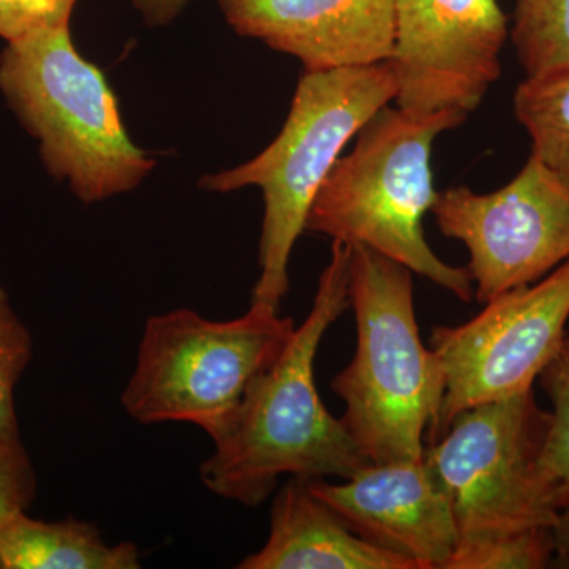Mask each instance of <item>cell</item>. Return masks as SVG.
I'll use <instances>...</instances> for the list:
<instances>
[{
    "label": "cell",
    "instance_id": "obj_1",
    "mask_svg": "<svg viewBox=\"0 0 569 569\" xmlns=\"http://www.w3.org/2000/svg\"><path fill=\"white\" fill-rule=\"evenodd\" d=\"M351 247L332 242L312 309L282 353L247 389L233 425L200 467L206 488L246 507L263 503L283 475L351 478L370 463L342 419L326 410L316 385L321 340L350 307Z\"/></svg>",
    "mask_w": 569,
    "mask_h": 569
},
{
    "label": "cell",
    "instance_id": "obj_2",
    "mask_svg": "<svg viewBox=\"0 0 569 569\" xmlns=\"http://www.w3.org/2000/svg\"><path fill=\"white\" fill-rule=\"evenodd\" d=\"M350 247L358 346L332 391L346 402L342 422L370 463L418 462L440 417L443 367L419 336L413 272L369 247Z\"/></svg>",
    "mask_w": 569,
    "mask_h": 569
},
{
    "label": "cell",
    "instance_id": "obj_3",
    "mask_svg": "<svg viewBox=\"0 0 569 569\" xmlns=\"http://www.w3.org/2000/svg\"><path fill=\"white\" fill-rule=\"evenodd\" d=\"M467 116L458 110L415 116L399 107L381 108L359 130L353 151L332 167L310 208L306 230L369 247L470 302V272L441 261L422 228L438 197L433 141L462 126Z\"/></svg>",
    "mask_w": 569,
    "mask_h": 569
},
{
    "label": "cell",
    "instance_id": "obj_4",
    "mask_svg": "<svg viewBox=\"0 0 569 569\" xmlns=\"http://www.w3.org/2000/svg\"><path fill=\"white\" fill-rule=\"evenodd\" d=\"M397 96L389 62L306 71L287 122L263 152L231 170L201 178V189L230 193L261 189L264 200L260 277L252 305L280 310L290 290L288 264L306 231L310 208L347 142Z\"/></svg>",
    "mask_w": 569,
    "mask_h": 569
},
{
    "label": "cell",
    "instance_id": "obj_5",
    "mask_svg": "<svg viewBox=\"0 0 569 569\" xmlns=\"http://www.w3.org/2000/svg\"><path fill=\"white\" fill-rule=\"evenodd\" d=\"M0 92L39 141L48 174L82 203L132 192L156 168L129 137L103 71L74 47L70 26L7 43Z\"/></svg>",
    "mask_w": 569,
    "mask_h": 569
},
{
    "label": "cell",
    "instance_id": "obj_6",
    "mask_svg": "<svg viewBox=\"0 0 569 569\" xmlns=\"http://www.w3.org/2000/svg\"><path fill=\"white\" fill-rule=\"evenodd\" d=\"M280 310L250 305L212 321L192 309L149 318L121 402L140 425L190 422L212 441L233 425L247 389L282 353L295 331Z\"/></svg>",
    "mask_w": 569,
    "mask_h": 569
},
{
    "label": "cell",
    "instance_id": "obj_7",
    "mask_svg": "<svg viewBox=\"0 0 569 569\" xmlns=\"http://www.w3.org/2000/svg\"><path fill=\"white\" fill-rule=\"evenodd\" d=\"M549 425L531 388L463 410L427 445L425 460L447 489L459 542L556 529L560 515L538 470Z\"/></svg>",
    "mask_w": 569,
    "mask_h": 569
},
{
    "label": "cell",
    "instance_id": "obj_8",
    "mask_svg": "<svg viewBox=\"0 0 569 569\" xmlns=\"http://www.w3.org/2000/svg\"><path fill=\"white\" fill-rule=\"evenodd\" d=\"M473 320L437 326L430 347L445 372V397L432 445L468 408L533 388L556 356L569 320V260L527 287L486 302Z\"/></svg>",
    "mask_w": 569,
    "mask_h": 569
},
{
    "label": "cell",
    "instance_id": "obj_9",
    "mask_svg": "<svg viewBox=\"0 0 569 569\" xmlns=\"http://www.w3.org/2000/svg\"><path fill=\"white\" fill-rule=\"evenodd\" d=\"M438 228L470 253L478 301L545 279L569 260V181L535 156L503 189L438 193Z\"/></svg>",
    "mask_w": 569,
    "mask_h": 569
},
{
    "label": "cell",
    "instance_id": "obj_10",
    "mask_svg": "<svg viewBox=\"0 0 569 569\" xmlns=\"http://www.w3.org/2000/svg\"><path fill=\"white\" fill-rule=\"evenodd\" d=\"M508 18L497 0H396L389 66L400 110H477L500 77Z\"/></svg>",
    "mask_w": 569,
    "mask_h": 569
},
{
    "label": "cell",
    "instance_id": "obj_11",
    "mask_svg": "<svg viewBox=\"0 0 569 569\" xmlns=\"http://www.w3.org/2000/svg\"><path fill=\"white\" fill-rule=\"evenodd\" d=\"M307 481L359 538L413 561L418 569L447 568L458 548L447 489L425 459L367 463L340 485Z\"/></svg>",
    "mask_w": 569,
    "mask_h": 569
},
{
    "label": "cell",
    "instance_id": "obj_12",
    "mask_svg": "<svg viewBox=\"0 0 569 569\" xmlns=\"http://www.w3.org/2000/svg\"><path fill=\"white\" fill-rule=\"evenodd\" d=\"M236 33L295 56L306 71L388 62L396 0H216Z\"/></svg>",
    "mask_w": 569,
    "mask_h": 569
},
{
    "label": "cell",
    "instance_id": "obj_13",
    "mask_svg": "<svg viewBox=\"0 0 569 569\" xmlns=\"http://www.w3.org/2000/svg\"><path fill=\"white\" fill-rule=\"evenodd\" d=\"M238 568L418 569L413 561L359 538L302 478H291L279 490L268 541Z\"/></svg>",
    "mask_w": 569,
    "mask_h": 569
},
{
    "label": "cell",
    "instance_id": "obj_14",
    "mask_svg": "<svg viewBox=\"0 0 569 569\" xmlns=\"http://www.w3.org/2000/svg\"><path fill=\"white\" fill-rule=\"evenodd\" d=\"M133 542L110 546L99 527L84 520L59 522L11 516L0 526V569H137Z\"/></svg>",
    "mask_w": 569,
    "mask_h": 569
},
{
    "label": "cell",
    "instance_id": "obj_15",
    "mask_svg": "<svg viewBox=\"0 0 569 569\" xmlns=\"http://www.w3.org/2000/svg\"><path fill=\"white\" fill-rule=\"evenodd\" d=\"M515 111L530 134L531 156L569 181V69L527 77Z\"/></svg>",
    "mask_w": 569,
    "mask_h": 569
},
{
    "label": "cell",
    "instance_id": "obj_16",
    "mask_svg": "<svg viewBox=\"0 0 569 569\" xmlns=\"http://www.w3.org/2000/svg\"><path fill=\"white\" fill-rule=\"evenodd\" d=\"M538 380L552 403L539 479L550 507L561 515L569 511V335Z\"/></svg>",
    "mask_w": 569,
    "mask_h": 569
},
{
    "label": "cell",
    "instance_id": "obj_17",
    "mask_svg": "<svg viewBox=\"0 0 569 569\" xmlns=\"http://www.w3.org/2000/svg\"><path fill=\"white\" fill-rule=\"evenodd\" d=\"M511 36L527 77L569 69V0H518Z\"/></svg>",
    "mask_w": 569,
    "mask_h": 569
},
{
    "label": "cell",
    "instance_id": "obj_18",
    "mask_svg": "<svg viewBox=\"0 0 569 569\" xmlns=\"http://www.w3.org/2000/svg\"><path fill=\"white\" fill-rule=\"evenodd\" d=\"M556 556L553 529H530L459 542L445 569H541Z\"/></svg>",
    "mask_w": 569,
    "mask_h": 569
},
{
    "label": "cell",
    "instance_id": "obj_19",
    "mask_svg": "<svg viewBox=\"0 0 569 569\" xmlns=\"http://www.w3.org/2000/svg\"><path fill=\"white\" fill-rule=\"evenodd\" d=\"M32 351L31 331L0 287V432L20 433L14 389L31 362Z\"/></svg>",
    "mask_w": 569,
    "mask_h": 569
},
{
    "label": "cell",
    "instance_id": "obj_20",
    "mask_svg": "<svg viewBox=\"0 0 569 569\" xmlns=\"http://www.w3.org/2000/svg\"><path fill=\"white\" fill-rule=\"evenodd\" d=\"M37 497V473L21 433L0 432V526L28 511Z\"/></svg>",
    "mask_w": 569,
    "mask_h": 569
},
{
    "label": "cell",
    "instance_id": "obj_21",
    "mask_svg": "<svg viewBox=\"0 0 569 569\" xmlns=\"http://www.w3.org/2000/svg\"><path fill=\"white\" fill-rule=\"evenodd\" d=\"M80 0H0V39L7 43L70 26Z\"/></svg>",
    "mask_w": 569,
    "mask_h": 569
},
{
    "label": "cell",
    "instance_id": "obj_22",
    "mask_svg": "<svg viewBox=\"0 0 569 569\" xmlns=\"http://www.w3.org/2000/svg\"><path fill=\"white\" fill-rule=\"evenodd\" d=\"M142 20L151 28L170 24L186 9L189 0H132Z\"/></svg>",
    "mask_w": 569,
    "mask_h": 569
},
{
    "label": "cell",
    "instance_id": "obj_23",
    "mask_svg": "<svg viewBox=\"0 0 569 569\" xmlns=\"http://www.w3.org/2000/svg\"><path fill=\"white\" fill-rule=\"evenodd\" d=\"M557 549H559V559L569 567V511L560 516V523L556 529Z\"/></svg>",
    "mask_w": 569,
    "mask_h": 569
}]
</instances>
